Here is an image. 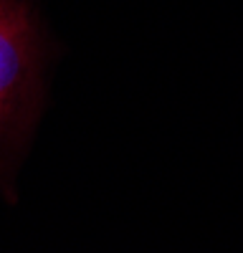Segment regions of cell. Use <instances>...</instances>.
Listing matches in <instances>:
<instances>
[{
	"instance_id": "cell-1",
	"label": "cell",
	"mask_w": 243,
	"mask_h": 253,
	"mask_svg": "<svg viewBox=\"0 0 243 253\" xmlns=\"http://www.w3.org/2000/svg\"><path fill=\"white\" fill-rule=\"evenodd\" d=\"M38 48L23 0H0V147L28 122L36 104Z\"/></svg>"
}]
</instances>
